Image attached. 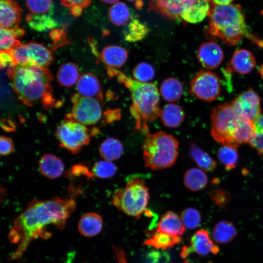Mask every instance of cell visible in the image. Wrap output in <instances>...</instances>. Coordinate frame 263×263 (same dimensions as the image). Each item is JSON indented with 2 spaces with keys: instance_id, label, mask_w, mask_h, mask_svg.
<instances>
[{
  "instance_id": "1",
  "label": "cell",
  "mask_w": 263,
  "mask_h": 263,
  "mask_svg": "<svg viewBox=\"0 0 263 263\" xmlns=\"http://www.w3.org/2000/svg\"><path fill=\"white\" fill-rule=\"evenodd\" d=\"M75 208V202L72 199L54 197L45 201H31L16 218L9 232L10 242L18 244L10 260L20 259L34 239L50 237L51 233L45 230L47 226L53 225L60 229L64 228Z\"/></svg>"
},
{
  "instance_id": "2",
  "label": "cell",
  "mask_w": 263,
  "mask_h": 263,
  "mask_svg": "<svg viewBox=\"0 0 263 263\" xmlns=\"http://www.w3.org/2000/svg\"><path fill=\"white\" fill-rule=\"evenodd\" d=\"M207 16L208 25L206 33L211 38H219L226 45L234 46L246 38L263 48V40L248 30L240 5H218L211 2Z\"/></svg>"
},
{
  "instance_id": "3",
  "label": "cell",
  "mask_w": 263,
  "mask_h": 263,
  "mask_svg": "<svg viewBox=\"0 0 263 263\" xmlns=\"http://www.w3.org/2000/svg\"><path fill=\"white\" fill-rule=\"evenodd\" d=\"M107 69L109 75L115 77L130 91L132 104L130 111L135 121V129L147 134L148 124L160 116L162 111L156 85L152 83L139 82L117 69L109 67Z\"/></svg>"
},
{
  "instance_id": "4",
  "label": "cell",
  "mask_w": 263,
  "mask_h": 263,
  "mask_svg": "<svg viewBox=\"0 0 263 263\" xmlns=\"http://www.w3.org/2000/svg\"><path fill=\"white\" fill-rule=\"evenodd\" d=\"M7 75L14 90L24 104L31 106L40 101L47 106L52 104L50 82L53 78L47 68L18 65L9 67Z\"/></svg>"
},
{
  "instance_id": "5",
  "label": "cell",
  "mask_w": 263,
  "mask_h": 263,
  "mask_svg": "<svg viewBox=\"0 0 263 263\" xmlns=\"http://www.w3.org/2000/svg\"><path fill=\"white\" fill-rule=\"evenodd\" d=\"M253 122L241 115L231 103L215 107L211 113V134L222 144L237 148L249 143L255 132Z\"/></svg>"
},
{
  "instance_id": "6",
  "label": "cell",
  "mask_w": 263,
  "mask_h": 263,
  "mask_svg": "<svg viewBox=\"0 0 263 263\" xmlns=\"http://www.w3.org/2000/svg\"><path fill=\"white\" fill-rule=\"evenodd\" d=\"M178 146L172 135L162 131L148 134L142 145L145 166L151 169L171 167L177 158Z\"/></svg>"
},
{
  "instance_id": "7",
  "label": "cell",
  "mask_w": 263,
  "mask_h": 263,
  "mask_svg": "<svg viewBox=\"0 0 263 263\" xmlns=\"http://www.w3.org/2000/svg\"><path fill=\"white\" fill-rule=\"evenodd\" d=\"M149 198V189L145 182L135 176L129 178L124 189L114 193L112 203L120 211L138 218L146 210Z\"/></svg>"
},
{
  "instance_id": "8",
  "label": "cell",
  "mask_w": 263,
  "mask_h": 263,
  "mask_svg": "<svg viewBox=\"0 0 263 263\" xmlns=\"http://www.w3.org/2000/svg\"><path fill=\"white\" fill-rule=\"evenodd\" d=\"M98 131L96 128L90 130L68 114L58 126L56 135L60 147L75 154L89 143L90 136L97 133Z\"/></svg>"
},
{
  "instance_id": "9",
  "label": "cell",
  "mask_w": 263,
  "mask_h": 263,
  "mask_svg": "<svg viewBox=\"0 0 263 263\" xmlns=\"http://www.w3.org/2000/svg\"><path fill=\"white\" fill-rule=\"evenodd\" d=\"M10 52L14 66L31 65L47 68L53 60L48 49L42 44L34 41L20 44Z\"/></svg>"
},
{
  "instance_id": "10",
  "label": "cell",
  "mask_w": 263,
  "mask_h": 263,
  "mask_svg": "<svg viewBox=\"0 0 263 263\" xmlns=\"http://www.w3.org/2000/svg\"><path fill=\"white\" fill-rule=\"evenodd\" d=\"M190 92L204 101L216 100L221 92L220 79L212 72L201 70L190 82Z\"/></svg>"
},
{
  "instance_id": "11",
  "label": "cell",
  "mask_w": 263,
  "mask_h": 263,
  "mask_svg": "<svg viewBox=\"0 0 263 263\" xmlns=\"http://www.w3.org/2000/svg\"><path fill=\"white\" fill-rule=\"evenodd\" d=\"M73 106L69 115L75 121L84 125H91L99 121L102 116L100 101L97 99L74 95L72 98Z\"/></svg>"
},
{
  "instance_id": "12",
  "label": "cell",
  "mask_w": 263,
  "mask_h": 263,
  "mask_svg": "<svg viewBox=\"0 0 263 263\" xmlns=\"http://www.w3.org/2000/svg\"><path fill=\"white\" fill-rule=\"evenodd\" d=\"M198 0H149L148 12L159 14L167 19L181 21V15Z\"/></svg>"
},
{
  "instance_id": "13",
  "label": "cell",
  "mask_w": 263,
  "mask_h": 263,
  "mask_svg": "<svg viewBox=\"0 0 263 263\" xmlns=\"http://www.w3.org/2000/svg\"><path fill=\"white\" fill-rule=\"evenodd\" d=\"M230 103L241 115L253 123L262 114L261 98L251 88L240 94Z\"/></svg>"
},
{
  "instance_id": "14",
  "label": "cell",
  "mask_w": 263,
  "mask_h": 263,
  "mask_svg": "<svg viewBox=\"0 0 263 263\" xmlns=\"http://www.w3.org/2000/svg\"><path fill=\"white\" fill-rule=\"evenodd\" d=\"M224 56L222 48L219 44L212 41L201 44L197 53L200 63L207 69L218 68L223 60Z\"/></svg>"
},
{
  "instance_id": "15",
  "label": "cell",
  "mask_w": 263,
  "mask_h": 263,
  "mask_svg": "<svg viewBox=\"0 0 263 263\" xmlns=\"http://www.w3.org/2000/svg\"><path fill=\"white\" fill-rule=\"evenodd\" d=\"M22 9L16 0H0V27L17 28L20 22Z\"/></svg>"
},
{
  "instance_id": "16",
  "label": "cell",
  "mask_w": 263,
  "mask_h": 263,
  "mask_svg": "<svg viewBox=\"0 0 263 263\" xmlns=\"http://www.w3.org/2000/svg\"><path fill=\"white\" fill-rule=\"evenodd\" d=\"M76 89L80 95L103 101L100 83L96 77L91 73L81 75L76 83Z\"/></svg>"
},
{
  "instance_id": "17",
  "label": "cell",
  "mask_w": 263,
  "mask_h": 263,
  "mask_svg": "<svg viewBox=\"0 0 263 263\" xmlns=\"http://www.w3.org/2000/svg\"><path fill=\"white\" fill-rule=\"evenodd\" d=\"M190 245L193 251L201 256L210 253L216 255L219 252L218 246L213 243L208 232L205 229L199 230L192 235Z\"/></svg>"
},
{
  "instance_id": "18",
  "label": "cell",
  "mask_w": 263,
  "mask_h": 263,
  "mask_svg": "<svg viewBox=\"0 0 263 263\" xmlns=\"http://www.w3.org/2000/svg\"><path fill=\"white\" fill-rule=\"evenodd\" d=\"M101 57L107 67L117 69L126 63L128 51L120 46L109 45L103 49Z\"/></svg>"
},
{
  "instance_id": "19",
  "label": "cell",
  "mask_w": 263,
  "mask_h": 263,
  "mask_svg": "<svg viewBox=\"0 0 263 263\" xmlns=\"http://www.w3.org/2000/svg\"><path fill=\"white\" fill-rule=\"evenodd\" d=\"M156 230L171 235L180 236L185 233L186 227L175 212L168 211L161 217Z\"/></svg>"
},
{
  "instance_id": "20",
  "label": "cell",
  "mask_w": 263,
  "mask_h": 263,
  "mask_svg": "<svg viewBox=\"0 0 263 263\" xmlns=\"http://www.w3.org/2000/svg\"><path fill=\"white\" fill-rule=\"evenodd\" d=\"M256 60L252 53L246 49H241L233 53L230 60L231 67L241 74H247L256 66Z\"/></svg>"
},
{
  "instance_id": "21",
  "label": "cell",
  "mask_w": 263,
  "mask_h": 263,
  "mask_svg": "<svg viewBox=\"0 0 263 263\" xmlns=\"http://www.w3.org/2000/svg\"><path fill=\"white\" fill-rule=\"evenodd\" d=\"M39 168L43 176L50 179H55L63 173L64 165L58 157L51 154H46L39 160Z\"/></svg>"
},
{
  "instance_id": "22",
  "label": "cell",
  "mask_w": 263,
  "mask_h": 263,
  "mask_svg": "<svg viewBox=\"0 0 263 263\" xmlns=\"http://www.w3.org/2000/svg\"><path fill=\"white\" fill-rule=\"evenodd\" d=\"M103 227V221L101 216L94 212L83 214L79 220L78 229L81 235L91 237L98 234Z\"/></svg>"
},
{
  "instance_id": "23",
  "label": "cell",
  "mask_w": 263,
  "mask_h": 263,
  "mask_svg": "<svg viewBox=\"0 0 263 263\" xmlns=\"http://www.w3.org/2000/svg\"><path fill=\"white\" fill-rule=\"evenodd\" d=\"M211 2V0H198L181 14V19L192 23L202 21L208 14Z\"/></svg>"
},
{
  "instance_id": "24",
  "label": "cell",
  "mask_w": 263,
  "mask_h": 263,
  "mask_svg": "<svg viewBox=\"0 0 263 263\" xmlns=\"http://www.w3.org/2000/svg\"><path fill=\"white\" fill-rule=\"evenodd\" d=\"M160 117L165 126L176 128L183 121L185 113L179 105L172 103L168 104L161 111Z\"/></svg>"
},
{
  "instance_id": "25",
  "label": "cell",
  "mask_w": 263,
  "mask_h": 263,
  "mask_svg": "<svg viewBox=\"0 0 263 263\" xmlns=\"http://www.w3.org/2000/svg\"><path fill=\"white\" fill-rule=\"evenodd\" d=\"M208 183V178L201 169L192 168L188 170L184 175V183L188 189L197 191L204 189Z\"/></svg>"
},
{
  "instance_id": "26",
  "label": "cell",
  "mask_w": 263,
  "mask_h": 263,
  "mask_svg": "<svg viewBox=\"0 0 263 263\" xmlns=\"http://www.w3.org/2000/svg\"><path fill=\"white\" fill-rule=\"evenodd\" d=\"M148 32V27L145 23L138 19L133 18L131 19L124 30V38L127 41L136 42L143 39Z\"/></svg>"
},
{
  "instance_id": "27",
  "label": "cell",
  "mask_w": 263,
  "mask_h": 263,
  "mask_svg": "<svg viewBox=\"0 0 263 263\" xmlns=\"http://www.w3.org/2000/svg\"><path fill=\"white\" fill-rule=\"evenodd\" d=\"M181 241L180 236L171 235L156 230L151 237L145 241L144 244L157 248L167 249L179 244Z\"/></svg>"
},
{
  "instance_id": "28",
  "label": "cell",
  "mask_w": 263,
  "mask_h": 263,
  "mask_svg": "<svg viewBox=\"0 0 263 263\" xmlns=\"http://www.w3.org/2000/svg\"><path fill=\"white\" fill-rule=\"evenodd\" d=\"M160 92L164 99L169 102H174L181 97L183 87L177 79L169 77L162 82Z\"/></svg>"
},
{
  "instance_id": "29",
  "label": "cell",
  "mask_w": 263,
  "mask_h": 263,
  "mask_svg": "<svg viewBox=\"0 0 263 263\" xmlns=\"http://www.w3.org/2000/svg\"><path fill=\"white\" fill-rule=\"evenodd\" d=\"M123 146L121 142L114 138H108L100 145L99 151L105 160L112 161L119 159L123 154Z\"/></svg>"
},
{
  "instance_id": "30",
  "label": "cell",
  "mask_w": 263,
  "mask_h": 263,
  "mask_svg": "<svg viewBox=\"0 0 263 263\" xmlns=\"http://www.w3.org/2000/svg\"><path fill=\"white\" fill-rule=\"evenodd\" d=\"M237 235L236 227L227 221H221L214 226L212 235L214 240L219 244H226L231 241Z\"/></svg>"
},
{
  "instance_id": "31",
  "label": "cell",
  "mask_w": 263,
  "mask_h": 263,
  "mask_svg": "<svg viewBox=\"0 0 263 263\" xmlns=\"http://www.w3.org/2000/svg\"><path fill=\"white\" fill-rule=\"evenodd\" d=\"M56 77L61 86L66 87L73 86L77 83L79 78L77 66L72 62L62 64L58 69Z\"/></svg>"
},
{
  "instance_id": "32",
  "label": "cell",
  "mask_w": 263,
  "mask_h": 263,
  "mask_svg": "<svg viewBox=\"0 0 263 263\" xmlns=\"http://www.w3.org/2000/svg\"><path fill=\"white\" fill-rule=\"evenodd\" d=\"M24 34L25 30L22 28L7 29L0 27V50L9 51L20 45V42L17 38L22 37Z\"/></svg>"
},
{
  "instance_id": "33",
  "label": "cell",
  "mask_w": 263,
  "mask_h": 263,
  "mask_svg": "<svg viewBox=\"0 0 263 263\" xmlns=\"http://www.w3.org/2000/svg\"><path fill=\"white\" fill-rule=\"evenodd\" d=\"M189 153L201 169L209 171L213 170L216 167V161L195 144L193 143L190 146Z\"/></svg>"
},
{
  "instance_id": "34",
  "label": "cell",
  "mask_w": 263,
  "mask_h": 263,
  "mask_svg": "<svg viewBox=\"0 0 263 263\" xmlns=\"http://www.w3.org/2000/svg\"><path fill=\"white\" fill-rule=\"evenodd\" d=\"M110 21L115 25L121 26L127 24L130 12L127 5L122 1L113 4L108 11Z\"/></svg>"
},
{
  "instance_id": "35",
  "label": "cell",
  "mask_w": 263,
  "mask_h": 263,
  "mask_svg": "<svg viewBox=\"0 0 263 263\" xmlns=\"http://www.w3.org/2000/svg\"><path fill=\"white\" fill-rule=\"evenodd\" d=\"M52 15H35L29 13L26 15L25 19L33 29L39 31H44L56 26V23L52 18Z\"/></svg>"
},
{
  "instance_id": "36",
  "label": "cell",
  "mask_w": 263,
  "mask_h": 263,
  "mask_svg": "<svg viewBox=\"0 0 263 263\" xmlns=\"http://www.w3.org/2000/svg\"><path fill=\"white\" fill-rule=\"evenodd\" d=\"M236 148L223 146L218 151L219 161L225 166L227 170L234 169L236 165L238 154Z\"/></svg>"
},
{
  "instance_id": "37",
  "label": "cell",
  "mask_w": 263,
  "mask_h": 263,
  "mask_svg": "<svg viewBox=\"0 0 263 263\" xmlns=\"http://www.w3.org/2000/svg\"><path fill=\"white\" fill-rule=\"evenodd\" d=\"M117 167L111 161H99L94 164L92 169L93 176L102 179L113 176L117 172Z\"/></svg>"
},
{
  "instance_id": "38",
  "label": "cell",
  "mask_w": 263,
  "mask_h": 263,
  "mask_svg": "<svg viewBox=\"0 0 263 263\" xmlns=\"http://www.w3.org/2000/svg\"><path fill=\"white\" fill-rule=\"evenodd\" d=\"M135 80L144 83H148L155 76V70L149 63L143 62L138 63L132 71Z\"/></svg>"
},
{
  "instance_id": "39",
  "label": "cell",
  "mask_w": 263,
  "mask_h": 263,
  "mask_svg": "<svg viewBox=\"0 0 263 263\" xmlns=\"http://www.w3.org/2000/svg\"><path fill=\"white\" fill-rule=\"evenodd\" d=\"M26 4L31 14H53V4L52 0H26Z\"/></svg>"
},
{
  "instance_id": "40",
  "label": "cell",
  "mask_w": 263,
  "mask_h": 263,
  "mask_svg": "<svg viewBox=\"0 0 263 263\" xmlns=\"http://www.w3.org/2000/svg\"><path fill=\"white\" fill-rule=\"evenodd\" d=\"M180 217L185 227L188 229H193L198 227L201 221L199 211L192 207L183 210Z\"/></svg>"
},
{
  "instance_id": "41",
  "label": "cell",
  "mask_w": 263,
  "mask_h": 263,
  "mask_svg": "<svg viewBox=\"0 0 263 263\" xmlns=\"http://www.w3.org/2000/svg\"><path fill=\"white\" fill-rule=\"evenodd\" d=\"M255 132L249 144L255 149L259 154L263 155V115H261L254 122Z\"/></svg>"
},
{
  "instance_id": "42",
  "label": "cell",
  "mask_w": 263,
  "mask_h": 263,
  "mask_svg": "<svg viewBox=\"0 0 263 263\" xmlns=\"http://www.w3.org/2000/svg\"><path fill=\"white\" fill-rule=\"evenodd\" d=\"M60 3L69 8L73 16L78 17L84 9L90 6L91 0H60Z\"/></svg>"
},
{
  "instance_id": "43",
  "label": "cell",
  "mask_w": 263,
  "mask_h": 263,
  "mask_svg": "<svg viewBox=\"0 0 263 263\" xmlns=\"http://www.w3.org/2000/svg\"><path fill=\"white\" fill-rule=\"evenodd\" d=\"M209 196L214 204L221 208L225 207L230 199L229 194L219 188L212 190L209 193Z\"/></svg>"
},
{
  "instance_id": "44",
  "label": "cell",
  "mask_w": 263,
  "mask_h": 263,
  "mask_svg": "<svg viewBox=\"0 0 263 263\" xmlns=\"http://www.w3.org/2000/svg\"><path fill=\"white\" fill-rule=\"evenodd\" d=\"M14 145L12 139L6 136L0 138V153L5 156L11 154L14 151Z\"/></svg>"
},
{
  "instance_id": "45",
  "label": "cell",
  "mask_w": 263,
  "mask_h": 263,
  "mask_svg": "<svg viewBox=\"0 0 263 263\" xmlns=\"http://www.w3.org/2000/svg\"><path fill=\"white\" fill-rule=\"evenodd\" d=\"M1 68L5 67L8 65L9 67L14 66L12 56L9 51H0Z\"/></svg>"
},
{
  "instance_id": "46",
  "label": "cell",
  "mask_w": 263,
  "mask_h": 263,
  "mask_svg": "<svg viewBox=\"0 0 263 263\" xmlns=\"http://www.w3.org/2000/svg\"><path fill=\"white\" fill-rule=\"evenodd\" d=\"M105 118L107 123H111L118 119L121 116L120 110L117 109L106 112L105 114Z\"/></svg>"
},
{
  "instance_id": "47",
  "label": "cell",
  "mask_w": 263,
  "mask_h": 263,
  "mask_svg": "<svg viewBox=\"0 0 263 263\" xmlns=\"http://www.w3.org/2000/svg\"><path fill=\"white\" fill-rule=\"evenodd\" d=\"M133 3L135 7L138 10H142L144 5L143 0H127Z\"/></svg>"
},
{
  "instance_id": "48",
  "label": "cell",
  "mask_w": 263,
  "mask_h": 263,
  "mask_svg": "<svg viewBox=\"0 0 263 263\" xmlns=\"http://www.w3.org/2000/svg\"><path fill=\"white\" fill-rule=\"evenodd\" d=\"M213 4L218 5L230 4L234 0H211Z\"/></svg>"
},
{
  "instance_id": "49",
  "label": "cell",
  "mask_w": 263,
  "mask_h": 263,
  "mask_svg": "<svg viewBox=\"0 0 263 263\" xmlns=\"http://www.w3.org/2000/svg\"><path fill=\"white\" fill-rule=\"evenodd\" d=\"M101 1L107 4H114L119 0H100Z\"/></svg>"
},
{
  "instance_id": "50",
  "label": "cell",
  "mask_w": 263,
  "mask_h": 263,
  "mask_svg": "<svg viewBox=\"0 0 263 263\" xmlns=\"http://www.w3.org/2000/svg\"><path fill=\"white\" fill-rule=\"evenodd\" d=\"M259 72L262 77L263 78V64L260 67L259 69Z\"/></svg>"
},
{
  "instance_id": "51",
  "label": "cell",
  "mask_w": 263,
  "mask_h": 263,
  "mask_svg": "<svg viewBox=\"0 0 263 263\" xmlns=\"http://www.w3.org/2000/svg\"><path fill=\"white\" fill-rule=\"evenodd\" d=\"M188 262H187V261H185V262H184V263H188Z\"/></svg>"
},
{
  "instance_id": "52",
  "label": "cell",
  "mask_w": 263,
  "mask_h": 263,
  "mask_svg": "<svg viewBox=\"0 0 263 263\" xmlns=\"http://www.w3.org/2000/svg\"></svg>"
}]
</instances>
